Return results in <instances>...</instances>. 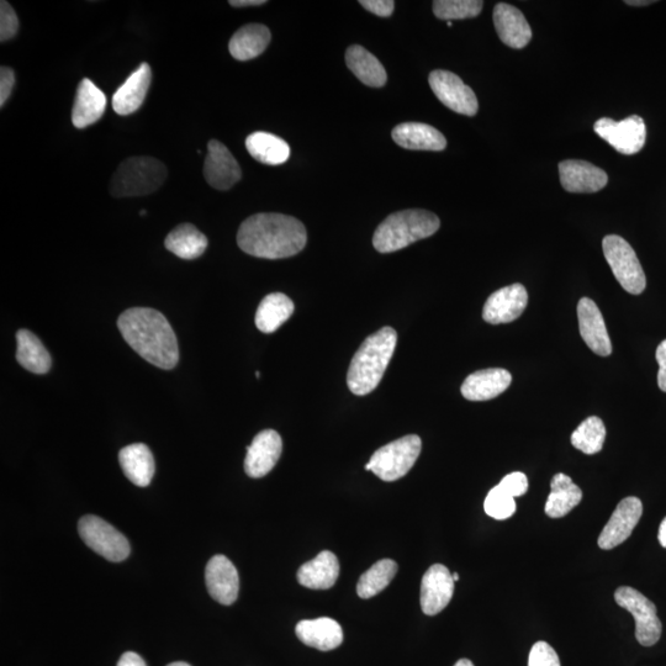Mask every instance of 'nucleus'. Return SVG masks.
Segmentation results:
<instances>
[{
  "label": "nucleus",
  "mask_w": 666,
  "mask_h": 666,
  "mask_svg": "<svg viewBox=\"0 0 666 666\" xmlns=\"http://www.w3.org/2000/svg\"><path fill=\"white\" fill-rule=\"evenodd\" d=\"M308 241L303 222L293 216L262 213L242 222L237 243L247 255L282 259L298 255Z\"/></svg>",
  "instance_id": "nucleus-1"
},
{
  "label": "nucleus",
  "mask_w": 666,
  "mask_h": 666,
  "mask_svg": "<svg viewBox=\"0 0 666 666\" xmlns=\"http://www.w3.org/2000/svg\"><path fill=\"white\" fill-rule=\"evenodd\" d=\"M118 327L132 350L148 363L165 370L177 366V336L160 311L148 308L126 310L119 317Z\"/></svg>",
  "instance_id": "nucleus-2"
},
{
  "label": "nucleus",
  "mask_w": 666,
  "mask_h": 666,
  "mask_svg": "<svg viewBox=\"0 0 666 666\" xmlns=\"http://www.w3.org/2000/svg\"><path fill=\"white\" fill-rule=\"evenodd\" d=\"M396 342L398 333L391 327H383L362 343L347 375L348 388L354 395H368L377 389L394 356Z\"/></svg>",
  "instance_id": "nucleus-3"
},
{
  "label": "nucleus",
  "mask_w": 666,
  "mask_h": 666,
  "mask_svg": "<svg viewBox=\"0 0 666 666\" xmlns=\"http://www.w3.org/2000/svg\"><path fill=\"white\" fill-rule=\"evenodd\" d=\"M440 226V219L430 211H399L379 225L373 237V245L380 253L400 251L412 243L435 235Z\"/></svg>",
  "instance_id": "nucleus-4"
},
{
  "label": "nucleus",
  "mask_w": 666,
  "mask_h": 666,
  "mask_svg": "<svg viewBox=\"0 0 666 666\" xmlns=\"http://www.w3.org/2000/svg\"><path fill=\"white\" fill-rule=\"evenodd\" d=\"M167 168L153 157H130L120 163L110 182L115 198L144 197L155 193L165 183Z\"/></svg>",
  "instance_id": "nucleus-5"
},
{
  "label": "nucleus",
  "mask_w": 666,
  "mask_h": 666,
  "mask_svg": "<svg viewBox=\"0 0 666 666\" xmlns=\"http://www.w3.org/2000/svg\"><path fill=\"white\" fill-rule=\"evenodd\" d=\"M422 449L419 436L409 435L379 448L370 458L366 470H372L384 481L399 480L414 467Z\"/></svg>",
  "instance_id": "nucleus-6"
},
{
  "label": "nucleus",
  "mask_w": 666,
  "mask_h": 666,
  "mask_svg": "<svg viewBox=\"0 0 666 666\" xmlns=\"http://www.w3.org/2000/svg\"><path fill=\"white\" fill-rule=\"evenodd\" d=\"M602 248L621 287L629 294H642L647 287V278L631 245L621 236L609 235L602 242Z\"/></svg>",
  "instance_id": "nucleus-7"
},
{
  "label": "nucleus",
  "mask_w": 666,
  "mask_h": 666,
  "mask_svg": "<svg viewBox=\"0 0 666 666\" xmlns=\"http://www.w3.org/2000/svg\"><path fill=\"white\" fill-rule=\"evenodd\" d=\"M78 532L92 551L109 562H124L130 555L128 539L103 518L93 515L82 517L78 522Z\"/></svg>",
  "instance_id": "nucleus-8"
},
{
  "label": "nucleus",
  "mask_w": 666,
  "mask_h": 666,
  "mask_svg": "<svg viewBox=\"0 0 666 666\" xmlns=\"http://www.w3.org/2000/svg\"><path fill=\"white\" fill-rule=\"evenodd\" d=\"M615 600L622 609L631 612L636 621V638L643 647H652L662 637L657 607L646 596L633 588L622 586L615 592Z\"/></svg>",
  "instance_id": "nucleus-9"
},
{
  "label": "nucleus",
  "mask_w": 666,
  "mask_h": 666,
  "mask_svg": "<svg viewBox=\"0 0 666 666\" xmlns=\"http://www.w3.org/2000/svg\"><path fill=\"white\" fill-rule=\"evenodd\" d=\"M594 130L602 140L622 155H636L646 144V124L638 115L629 116L622 121L602 118L596 121Z\"/></svg>",
  "instance_id": "nucleus-10"
},
{
  "label": "nucleus",
  "mask_w": 666,
  "mask_h": 666,
  "mask_svg": "<svg viewBox=\"0 0 666 666\" xmlns=\"http://www.w3.org/2000/svg\"><path fill=\"white\" fill-rule=\"evenodd\" d=\"M428 82L433 93L447 108L467 116L478 113L477 95L457 74L442 70L433 71Z\"/></svg>",
  "instance_id": "nucleus-11"
},
{
  "label": "nucleus",
  "mask_w": 666,
  "mask_h": 666,
  "mask_svg": "<svg viewBox=\"0 0 666 666\" xmlns=\"http://www.w3.org/2000/svg\"><path fill=\"white\" fill-rule=\"evenodd\" d=\"M643 514L642 501L638 498L623 499L617 505L610 521L607 522L599 537V547L604 551L620 546L631 537Z\"/></svg>",
  "instance_id": "nucleus-12"
},
{
  "label": "nucleus",
  "mask_w": 666,
  "mask_h": 666,
  "mask_svg": "<svg viewBox=\"0 0 666 666\" xmlns=\"http://www.w3.org/2000/svg\"><path fill=\"white\" fill-rule=\"evenodd\" d=\"M204 177L211 187L218 190H229L241 181L242 171L239 163L229 148L218 140L209 142L208 156L204 163Z\"/></svg>",
  "instance_id": "nucleus-13"
},
{
  "label": "nucleus",
  "mask_w": 666,
  "mask_h": 666,
  "mask_svg": "<svg viewBox=\"0 0 666 666\" xmlns=\"http://www.w3.org/2000/svg\"><path fill=\"white\" fill-rule=\"evenodd\" d=\"M205 583L210 596L221 605H232L239 597V573L225 555H215L209 560L205 569Z\"/></svg>",
  "instance_id": "nucleus-14"
},
{
  "label": "nucleus",
  "mask_w": 666,
  "mask_h": 666,
  "mask_svg": "<svg viewBox=\"0 0 666 666\" xmlns=\"http://www.w3.org/2000/svg\"><path fill=\"white\" fill-rule=\"evenodd\" d=\"M283 452V441L274 430L259 432L247 447L245 472L253 479L263 478L276 467Z\"/></svg>",
  "instance_id": "nucleus-15"
},
{
  "label": "nucleus",
  "mask_w": 666,
  "mask_h": 666,
  "mask_svg": "<svg viewBox=\"0 0 666 666\" xmlns=\"http://www.w3.org/2000/svg\"><path fill=\"white\" fill-rule=\"evenodd\" d=\"M528 303V294L522 284H512L489 296L486 300L483 319L491 325L509 324L523 314Z\"/></svg>",
  "instance_id": "nucleus-16"
},
{
  "label": "nucleus",
  "mask_w": 666,
  "mask_h": 666,
  "mask_svg": "<svg viewBox=\"0 0 666 666\" xmlns=\"http://www.w3.org/2000/svg\"><path fill=\"white\" fill-rule=\"evenodd\" d=\"M453 575L442 564L432 565L422 578L421 609L427 616L442 612L451 602L454 594Z\"/></svg>",
  "instance_id": "nucleus-17"
},
{
  "label": "nucleus",
  "mask_w": 666,
  "mask_h": 666,
  "mask_svg": "<svg viewBox=\"0 0 666 666\" xmlns=\"http://www.w3.org/2000/svg\"><path fill=\"white\" fill-rule=\"evenodd\" d=\"M559 176L560 183L569 193H596L609 183L605 171L585 161L560 162Z\"/></svg>",
  "instance_id": "nucleus-18"
},
{
  "label": "nucleus",
  "mask_w": 666,
  "mask_h": 666,
  "mask_svg": "<svg viewBox=\"0 0 666 666\" xmlns=\"http://www.w3.org/2000/svg\"><path fill=\"white\" fill-rule=\"evenodd\" d=\"M580 335L590 350L601 357L610 356L612 345L605 325L604 317L597 305L589 298H583L578 304Z\"/></svg>",
  "instance_id": "nucleus-19"
},
{
  "label": "nucleus",
  "mask_w": 666,
  "mask_h": 666,
  "mask_svg": "<svg viewBox=\"0 0 666 666\" xmlns=\"http://www.w3.org/2000/svg\"><path fill=\"white\" fill-rule=\"evenodd\" d=\"M494 24L500 40L512 49L520 50L530 44L532 29L525 15L514 5L499 3L494 9Z\"/></svg>",
  "instance_id": "nucleus-20"
},
{
  "label": "nucleus",
  "mask_w": 666,
  "mask_h": 666,
  "mask_svg": "<svg viewBox=\"0 0 666 666\" xmlns=\"http://www.w3.org/2000/svg\"><path fill=\"white\" fill-rule=\"evenodd\" d=\"M151 82L152 70L150 65L141 63L139 68L126 79L123 86L115 92L113 97L115 113L121 116L136 113L145 102Z\"/></svg>",
  "instance_id": "nucleus-21"
},
{
  "label": "nucleus",
  "mask_w": 666,
  "mask_h": 666,
  "mask_svg": "<svg viewBox=\"0 0 666 666\" xmlns=\"http://www.w3.org/2000/svg\"><path fill=\"white\" fill-rule=\"evenodd\" d=\"M512 375L506 369L491 368L470 374L462 385V395L470 401L498 398L510 387Z\"/></svg>",
  "instance_id": "nucleus-22"
},
{
  "label": "nucleus",
  "mask_w": 666,
  "mask_h": 666,
  "mask_svg": "<svg viewBox=\"0 0 666 666\" xmlns=\"http://www.w3.org/2000/svg\"><path fill=\"white\" fill-rule=\"evenodd\" d=\"M107 97L91 79L84 78L77 88L72 109V123L77 129L88 128L104 115Z\"/></svg>",
  "instance_id": "nucleus-23"
},
{
  "label": "nucleus",
  "mask_w": 666,
  "mask_h": 666,
  "mask_svg": "<svg viewBox=\"0 0 666 666\" xmlns=\"http://www.w3.org/2000/svg\"><path fill=\"white\" fill-rule=\"evenodd\" d=\"M296 636L311 648L329 652L341 646L343 631L340 623L329 617L300 621L295 628Z\"/></svg>",
  "instance_id": "nucleus-24"
},
{
  "label": "nucleus",
  "mask_w": 666,
  "mask_h": 666,
  "mask_svg": "<svg viewBox=\"0 0 666 666\" xmlns=\"http://www.w3.org/2000/svg\"><path fill=\"white\" fill-rule=\"evenodd\" d=\"M393 140L407 150L443 151L447 146L446 137L431 125L404 123L391 132Z\"/></svg>",
  "instance_id": "nucleus-25"
},
{
  "label": "nucleus",
  "mask_w": 666,
  "mask_h": 666,
  "mask_svg": "<svg viewBox=\"0 0 666 666\" xmlns=\"http://www.w3.org/2000/svg\"><path fill=\"white\" fill-rule=\"evenodd\" d=\"M340 576V562L330 551L321 552L310 562L301 565L298 581L305 588L313 590H329Z\"/></svg>",
  "instance_id": "nucleus-26"
},
{
  "label": "nucleus",
  "mask_w": 666,
  "mask_h": 666,
  "mask_svg": "<svg viewBox=\"0 0 666 666\" xmlns=\"http://www.w3.org/2000/svg\"><path fill=\"white\" fill-rule=\"evenodd\" d=\"M119 462L126 478L140 488L151 484L155 475V458L151 449L144 443L130 444L121 449Z\"/></svg>",
  "instance_id": "nucleus-27"
},
{
  "label": "nucleus",
  "mask_w": 666,
  "mask_h": 666,
  "mask_svg": "<svg viewBox=\"0 0 666 666\" xmlns=\"http://www.w3.org/2000/svg\"><path fill=\"white\" fill-rule=\"evenodd\" d=\"M271 39V31L266 25L247 24L231 37L230 54L237 61H250L263 54Z\"/></svg>",
  "instance_id": "nucleus-28"
},
{
  "label": "nucleus",
  "mask_w": 666,
  "mask_h": 666,
  "mask_svg": "<svg viewBox=\"0 0 666 666\" xmlns=\"http://www.w3.org/2000/svg\"><path fill=\"white\" fill-rule=\"evenodd\" d=\"M346 63L354 76L368 87L380 88L387 83V71L382 63L362 46L348 47Z\"/></svg>",
  "instance_id": "nucleus-29"
},
{
  "label": "nucleus",
  "mask_w": 666,
  "mask_h": 666,
  "mask_svg": "<svg viewBox=\"0 0 666 666\" xmlns=\"http://www.w3.org/2000/svg\"><path fill=\"white\" fill-rule=\"evenodd\" d=\"M583 500V491L563 473L555 474L551 481V494L546 502V514L552 518L567 516Z\"/></svg>",
  "instance_id": "nucleus-30"
},
{
  "label": "nucleus",
  "mask_w": 666,
  "mask_h": 666,
  "mask_svg": "<svg viewBox=\"0 0 666 666\" xmlns=\"http://www.w3.org/2000/svg\"><path fill=\"white\" fill-rule=\"evenodd\" d=\"M246 148L248 153L263 165H283L290 157V147L287 142L269 132H253L246 139Z\"/></svg>",
  "instance_id": "nucleus-31"
},
{
  "label": "nucleus",
  "mask_w": 666,
  "mask_h": 666,
  "mask_svg": "<svg viewBox=\"0 0 666 666\" xmlns=\"http://www.w3.org/2000/svg\"><path fill=\"white\" fill-rule=\"evenodd\" d=\"M292 299L283 293H272L259 304L256 313L257 329L263 333L276 332L294 314Z\"/></svg>",
  "instance_id": "nucleus-32"
},
{
  "label": "nucleus",
  "mask_w": 666,
  "mask_h": 666,
  "mask_svg": "<svg viewBox=\"0 0 666 666\" xmlns=\"http://www.w3.org/2000/svg\"><path fill=\"white\" fill-rule=\"evenodd\" d=\"M165 246L173 255L192 261L204 255L208 239L194 225L182 224L169 232Z\"/></svg>",
  "instance_id": "nucleus-33"
},
{
  "label": "nucleus",
  "mask_w": 666,
  "mask_h": 666,
  "mask_svg": "<svg viewBox=\"0 0 666 666\" xmlns=\"http://www.w3.org/2000/svg\"><path fill=\"white\" fill-rule=\"evenodd\" d=\"M17 343V359L21 367L34 374L49 373L52 358L39 337L29 330H19Z\"/></svg>",
  "instance_id": "nucleus-34"
},
{
  "label": "nucleus",
  "mask_w": 666,
  "mask_h": 666,
  "mask_svg": "<svg viewBox=\"0 0 666 666\" xmlns=\"http://www.w3.org/2000/svg\"><path fill=\"white\" fill-rule=\"evenodd\" d=\"M398 573V564L391 559H382L375 563L372 568L368 569L361 578H359L357 585V594L361 599L367 600L370 597L380 594L388 585L391 580L395 578Z\"/></svg>",
  "instance_id": "nucleus-35"
},
{
  "label": "nucleus",
  "mask_w": 666,
  "mask_h": 666,
  "mask_svg": "<svg viewBox=\"0 0 666 666\" xmlns=\"http://www.w3.org/2000/svg\"><path fill=\"white\" fill-rule=\"evenodd\" d=\"M606 438L604 421L599 417L591 416L576 428L572 435V444L579 451L589 454L601 452Z\"/></svg>",
  "instance_id": "nucleus-36"
},
{
  "label": "nucleus",
  "mask_w": 666,
  "mask_h": 666,
  "mask_svg": "<svg viewBox=\"0 0 666 666\" xmlns=\"http://www.w3.org/2000/svg\"><path fill=\"white\" fill-rule=\"evenodd\" d=\"M432 5L436 17L447 21L477 18L484 7L479 0H436Z\"/></svg>",
  "instance_id": "nucleus-37"
},
{
  "label": "nucleus",
  "mask_w": 666,
  "mask_h": 666,
  "mask_svg": "<svg viewBox=\"0 0 666 666\" xmlns=\"http://www.w3.org/2000/svg\"><path fill=\"white\" fill-rule=\"evenodd\" d=\"M486 515L495 518V520H507L514 516L516 511V502L514 496L507 494L500 486L489 491L484 502Z\"/></svg>",
  "instance_id": "nucleus-38"
},
{
  "label": "nucleus",
  "mask_w": 666,
  "mask_h": 666,
  "mask_svg": "<svg viewBox=\"0 0 666 666\" xmlns=\"http://www.w3.org/2000/svg\"><path fill=\"white\" fill-rule=\"evenodd\" d=\"M19 19L17 13L8 2L0 3V41L12 40L17 36Z\"/></svg>",
  "instance_id": "nucleus-39"
},
{
  "label": "nucleus",
  "mask_w": 666,
  "mask_h": 666,
  "mask_svg": "<svg viewBox=\"0 0 666 666\" xmlns=\"http://www.w3.org/2000/svg\"><path fill=\"white\" fill-rule=\"evenodd\" d=\"M528 666H560L557 652L547 642H537L532 647Z\"/></svg>",
  "instance_id": "nucleus-40"
},
{
  "label": "nucleus",
  "mask_w": 666,
  "mask_h": 666,
  "mask_svg": "<svg viewBox=\"0 0 666 666\" xmlns=\"http://www.w3.org/2000/svg\"><path fill=\"white\" fill-rule=\"evenodd\" d=\"M500 488L504 489L507 494L518 498V496L525 495L528 490V479L525 474L521 472L511 473L506 475L499 484Z\"/></svg>",
  "instance_id": "nucleus-41"
},
{
  "label": "nucleus",
  "mask_w": 666,
  "mask_h": 666,
  "mask_svg": "<svg viewBox=\"0 0 666 666\" xmlns=\"http://www.w3.org/2000/svg\"><path fill=\"white\" fill-rule=\"evenodd\" d=\"M15 86V73L10 67L3 66L0 68V107H4L5 103L12 95Z\"/></svg>",
  "instance_id": "nucleus-42"
},
{
  "label": "nucleus",
  "mask_w": 666,
  "mask_h": 666,
  "mask_svg": "<svg viewBox=\"0 0 666 666\" xmlns=\"http://www.w3.org/2000/svg\"><path fill=\"white\" fill-rule=\"evenodd\" d=\"M359 4L368 12L378 17L388 18L394 13L395 3L393 0H361Z\"/></svg>",
  "instance_id": "nucleus-43"
},
{
  "label": "nucleus",
  "mask_w": 666,
  "mask_h": 666,
  "mask_svg": "<svg viewBox=\"0 0 666 666\" xmlns=\"http://www.w3.org/2000/svg\"><path fill=\"white\" fill-rule=\"evenodd\" d=\"M118 666H147L139 654L128 652L121 655Z\"/></svg>",
  "instance_id": "nucleus-44"
},
{
  "label": "nucleus",
  "mask_w": 666,
  "mask_h": 666,
  "mask_svg": "<svg viewBox=\"0 0 666 666\" xmlns=\"http://www.w3.org/2000/svg\"><path fill=\"white\" fill-rule=\"evenodd\" d=\"M266 0H231L230 5L234 8L259 7L266 4Z\"/></svg>",
  "instance_id": "nucleus-45"
},
{
  "label": "nucleus",
  "mask_w": 666,
  "mask_h": 666,
  "mask_svg": "<svg viewBox=\"0 0 666 666\" xmlns=\"http://www.w3.org/2000/svg\"><path fill=\"white\" fill-rule=\"evenodd\" d=\"M655 358L659 364V368L666 369V340L660 343L657 348V353H655Z\"/></svg>",
  "instance_id": "nucleus-46"
},
{
  "label": "nucleus",
  "mask_w": 666,
  "mask_h": 666,
  "mask_svg": "<svg viewBox=\"0 0 666 666\" xmlns=\"http://www.w3.org/2000/svg\"><path fill=\"white\" fill-rule=\"evenodd\" d=\"M658 387L666 393V369L659 368L658 372Z\"/></svg>",
  "instance_id": "nucleus-47"
},
{
  "label": "nucleus",
  "mask_w": 666,
  "mask_h": 666,
  "mask_svg": "<svg viewBox=\"0 0 666 666\" xmlns=\"http://www.w3.org/2000/svg\"><path fill=\"white\" fill-rule=\"evenodd\" d=\"M659 542L662 544V547L666 548V517L664 518L662 525L659 527Z\"/></svg>",
  "instance_id": "nucleus-48"
},
{
  "label": "nucleus",
  "mask_w": 666,
  "mask_h": 666,
  "mask_svg": "<svg viewBox=\"0 0 666 666\" xmlns=\"http://www.w3.org/2000/svg\"><path fill=\"white\" fill-rule=\"evenodd\" d=\"M653 3L654 2H650V0H641V2H636V0H632L631 2V0H628V2H626V4L632 5V7H644V5H649Z\"/></svg>",
  "instance_id": "nucleus-49"
},
{
  "label": "nucleus",
  "mask_w": 666,
  "mask_h": 666,
  "mask_svg": "<svg viewBox=\"0 0 666 666\" xmlns=\"http://www.w3.org/2000/svg\"><path fill=\"white\" fill-rule=\"evenodd\" d=\"M454 666H474V664L470 662L469 659H461L458 660V662Z\"/></svg>",
  "instance_id": "nucleus-50"
},
{
  "label": "nucleus",
  "mask_w": 666,
  "mask_h": 666,
  "mask_svg": "<svg viewBox=\"0 0 666 666\" xmlns=\"http://www.w3.org/2000/svg\"><path fill=\"white\" fill-rule=\"evenodd\" d=\"M167 666H190V665L188 663H184V662H177V663L169 664Z\"/></svg>",
  "instance_id": "nucleus-51"
},
{
  "label": "nucleus",
  "mask_w": 666,
  "mask_h": 666,
  "mask_svg": "<svg viewBox=\"0 0 666 666\" xmlns=\"http://www.w3.org/2000/svg\"><path fill=\"white\" fill-rule=\"evenodd\" d=\"M453 580L458 581L459 580V574L458 573H453Z\"/></svg>",
  "instance_id": "nucleus-52"
},
{
  "label": "nucleus",
  "mask_w": 666,
  "mask_h": 666,
  "mask_svg": "<svg viewBox=\"0 0 666 666\" xmlns=\"http://www.w3.org/2000/svg\"><path fill=\"white\" fill-rule=\"evenodd\" d=\"M140 215H141V216H145V215H146V210H141V211H140Z\"/></svg>",
  "instance_id": "nucleus-53"
},
{
  "label": "nucleus",
  "mask_w": 666,
  "mask_h": 666,
  "mask_svg": "<svg viewBox=\"0 0 666 666\" xmlns=\"http://www.w3.org/2000/svg\"><path fill=\"white\" fill-rule=\"evenodd\" d=\"M448 28H452V21H448Z\"/></svg>",
  "instance_id": "nucleus-54"
},
{
  "label": "nucleus",
  "mask_w": 666,
  "mask_h": 666,
  "mask_svg": "<svg viewBox=\"0 0 666 666\" xmlns=\"http://www.w3.org/2000/svg\"><path fill=\"white\" fill-rule=\"evenodd\" d=\"M256 377H257V378L261 377V373L257 372V373H256Z\"/></svg>",
  "instance_id": "nucleus-55"
}]
</instances>
